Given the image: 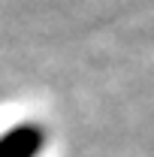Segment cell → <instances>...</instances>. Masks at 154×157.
Segmentation results:
<instances>
[{"mask_svg": "<svg viewBox=\"0 0 154 157\" xmlns=\"http://www.w3.org/2000/svg\"><path fill=\"white\" fill-rule=\"evenodd\" d=\"M45 130L39 124H18L0 136V157H39Z\"/></svg>", "mask_w": 154, "mask_h": 157, "instance_id": "6da1fadb", "label": "cell"}]
</instances>
